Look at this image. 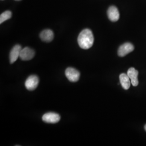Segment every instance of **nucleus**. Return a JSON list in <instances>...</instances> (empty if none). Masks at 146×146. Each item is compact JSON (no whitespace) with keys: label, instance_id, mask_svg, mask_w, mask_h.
<instances>
[{"label":"nucleus","instance_id":"nucleus-10","mask_svg":"<svg viewBox=\"0 0 146 146\" xmlns=\"http://www.w3.org/2000/svg\"><path fill=\"white\" fill-rule=\"evenodd\" d=\"M40 37L43 41L46 42H51L54 38V35L52 30L46 29L40 33Z\"/></svg>","mask_w":146,"mask_h":146},{"label":"nucleus","instance_id":"nucleus-3","mask_svg":"<svg viewBox=\"0 0 146 146\" xmlns=\"http://www.w3.org/2000/svg\"><path fill=\"white\" fill-rule=\"evenodd\" d=\"M39 83V79L36 75H31L25 82V87L29 90H34L36 88Z\"/></svg>","mask_w":146,"mask_h":146},{"label":"nucleus","instance_id":"nucleus-8","mask_svg":"<svg viewBox=\"0 0 146 146\" xmlns=\"http://www.w3.org/2000/svg\"><path fill=\"white\" fill-rule=\"evenodd\" d=\"M107 15L110 20L112 22L118 21L120 18V13L115 6H110L107 11Z\"/></svg>","mask_w":146,"mask_h":146},{"label":"nucleus","instance_id":"nucleus-7","mask_svg":"<svg viewBox=\"0 0 146 146\" xmlns=\"http://www.w3.org/2000/svg\"><path fill=\"white\" fill-rule=\"evenodd\" d=\"M21 49L22 47L19 44H16L11 49L9 54V60L11 64L15 62L17 60V58H20Z\"/></svg>","mask_w":146,"mask_h":146},{"label":"nucleus","instance_id":"nucleus-12","mask_svg":"<svg viewBox=\"0 0 146 146\" xmlns=\"http://www.w3.org/2000/svg\"><path fill=\"white\" fill-rule=\"evenodd\" d=\"M12 15L11 11H7L2 13L0 15V23L2 24L5 21L10 19Z\"/></svg>","mask_w":146,"mask_h":146},{"label":"nucleus","instance_id":"nucleus-4","mask_svg":"<svg viewBox=\"0 0 146 146\" xmlns=\"http://www.w3.org/2000/svg\"><path fill=\"white\" fill-rule=\"evenodd\" d=\"M61 117L55 113H47L42 116V120L48 123H56L60 120Z\"/></svg>","mask_w":146,"mask_h":146},{"label":"nucleus","instance_id":"nucleus-5","mask_svg":"<svg viewBox=\"0 0 146 146\" xmlns=\"http://www.w3.org/2000/svg\"><path fill=\"white\" fill-rule=\"evenodd\" d=\"M134 49V46L129 42L122 44L119 48L117 54L120 57H123L129 53L133 52Z\"/></svg>","mask_w":146,"mask_h":146},{"label":"nucleus","instance_id":"nucleus-6","mask_svg":"<svg viewBox=\"0 0 146 146\" xmlns=\"http://www.w3.org/2000/svg\"><path fill=\"white\" fill-rule=\"evenodd\" d=\"M35 56L34 50L29 47H25L22 48L20 58L23 61H28L31 60Z\"/></svg>","mask_w":146,"mask_h":146},{"label":"nucleus","instance_id":"nucleus-2","mask_svg":"<svg viewBox=\"0 0 146 146\" xmlns=\"http://www.w3.org/2000/svg\"><path fill=\"white\" fill-rule=\"evenodd\" d=\"M65 74L68 80L72 82H77L80 77V73L75 68L69 67L67 68Z\"/></svg>","mask_w":146,"mask_h":146},{"label":"nucleus","instance_id":"nucleus-14","mask_svg":"<svg viewBox=\"0 0 146 146\" xmlns=\"http://www.w3.org/2000/svg\"><path fill=\"white\" fill-rule=\"evenodd\" d=\"M15 1H21V0H15Z\"/></svg>","mask_w":146,"mask_h":146},{"label":"nucleus","instance_id":"nucleus-11","mask_svg":"<svg viewBox=\"0 0 146 146\" xmlns=\"http://www.w3.org/2000/svg\"><path fill=\"white\" fill-rule=\"evenodd\" d=\"M119 78H120V83L123 88L125 90H127L130 88L131 79L129 78L127 74L122 73L120 75Z\"/></svg>","mask_w":146,"mask_h":146},{"label":"nucleus","instance_id":"nucleus-1","mask_svg":"<svg viewBox=\"0 0 146 146\" xmlns=\"http://www.w3.org/2000/svg\"><path fill=\"white\" fill-rule=\"evenodd\" d=\"M94 42V35L91 30L85 29L80 33L78 42L79 46L82 49H88L93 46Z\"/></svg>","mask_w":146,"mask_h":146},{"label":"nucleus","instance_id":"nucleus-13","mask_svg":"<svg viewBox=\"0 0 146 146\" xmlns=\"http://www.w3.org/2000/svg\"><path fill=\"white\" fill-rule=\"evenodd\" d=\"M145 131H146V125H145Z\"/></svg>","mask_w":146,"mask_h":146},{"label":"nucleus","instance_id":"nucleus-9","mask_svg":"<svg viewBox=\"0 0 146 146\" xmlns=\"http://www.w3.org/2000/svg\"><path fill=\"white\" fill-rule=\"evenodd\" d=\"M138 74V71L134 68H129L127 72V75L131 79V84L134 87L137 86L139 84V81L137 78Z\"/></svg>","mask_w":146,"mask_h":146}]
</instances>
